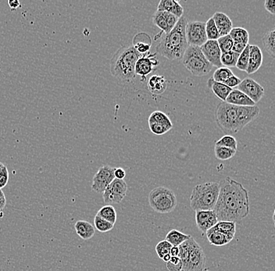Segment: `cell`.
I'll return each instance as SVG.
<instances>
[{
    "label": "cell",
    "instance_id": "cell-54",
    "mask_svg": "<svg viewBox=\"0 0 275 271\" xmlns=\"http://www.w3.org/2000/svg\"><path fill=\"white\" fill-rule=\"evenodd\" d=\"M206 271V270H203V271Z\"/></svg>",
    "mask_w": 275,
    "mask_h": 271
},
{
    "label": "cell",
    "instance_id": "cell-26",
    "mask_svg": "<svg viewBox=\"0 0 275 271\" xmlns=\"http://www.w3.org/2000/svg\"><path fill=\"white\" fill-rule=\"evenodd\" d=\"M211 229L221 232L223 235L228 237L230 240H233L236 231V224L232 221H218Z\"/></svg>",
    "mask_w": 275,
    "mask_h": 271
},
{
    "label": "cell",
    "instance_id": "cell-10",
    "mask_svg": "<svg viewBox=\"0 0 275 271\" xmlns=\"http://www.w3.org/2000/svg\"><path fill=\"white\" fill-rule=\"evenodd\" d=\"M128 191V184L124 180L115 179L102 192L104 202L107 204L122 202Z\"/></svg>",
    "mask_w": 275,
    "mask_h": 271
},
{
    "label": "cell",
    "instance_id": "cell-12",
    "mask_svg": "<svg viewBox=\"0 0 275 271\" xmlns=\"http://www.w3.org/2000/svg\"><path fill=\"white\" fill-rule=\"evenodd\" d=\"M238 90L244 93L255 103L259 102L261 98L265 96V89L258 82L253 79L246 78L241 82L238 86Z\"/></svg>",
    "mask_w": 275,
    "mask_h": 271
},
{
    "label": "cell",
    "instance_id": "cell-11",
    "mask_svg": "<svg viewBox=\"0 0 275 271\" xmlns=\"http://www.w3.org/2000/svg\"><path fill=\"white\" fill-rule=\"evenodd\" d=\"M115 168L108 165L101 167L93 177L92 189L97 193H102L115 179Z\"/></svg>",
    "mask_w": 275,
    "mask_h": 271
},
{
    "label": "cell",
    "instance_id": "cell-39",
    "mask_svg": "<svg viewBox=\"0 0 275 271\" xmlns=\"http://www.w3.org/2000/svg\"><path fill=\"white\" fill-rule=\"evenodd\" d=\"M94 225L99 232H102V233L111 231L114 227V224L108 222L106 220L101 218L97 215H95V218H94Z\"/></svg>",
    "mask_w": 275,
    "mask_h": 271
},
{
    "label": "cell",
    "instance_id": "cell-44",
    "mask_svg": "<svg viewBox=\"0 0 275 271\" xmlns=\"http://www.w3.org/2000/svg\"><path fill=\"white\" fill-rule=\"evenodd\" d=\"M9 181V172L7 168L4 166V168L0 171V189H2L7 184Z\"/></svg>",
    "mask_w": 275,
    "mask_h": 271
},
{
    "label": "cell",
    "instance_id": "cell-37",
    "mask_svg": "<svg viewBox=\"0 0 275 271\" xmlns=\"http://www.w3.org/2000/svg\"><path fill=\"white\" fill-rule=\"evenodd\" d=\"M249 58H250V44L246 46L243 53L239 55L235 68H237L242 71H246L248 67Z\"/></svg>",
    "mask_w": 275,
    "mask_h": 271
},
{
    "label": "cell",
    "instance_id": "cell-4",
    "mask_svg": "<svg viewBox=\"0 0 275 271\" xmlns=\"http://www.w3.org/2000/svg\"><path fill=\"white\" fill-rule=\"evenodd\" d=\"M182 271H202L206 263V254L198 242L190 236L189 239L179 246Z\"/></svg>",
    "mask_w": 275,
    "mask_h": 271
},
{
    "label": "cell",
    "instance_id": "cell-43",
    "mask_svg": "<svg viewBox=\"0 0 275 271\" xmlns=\"http://www.w3.org/2000/svg\"><path fill=\"white\" fill-rule=\"evenodd\" d=\"M149 126H150V129L152 131V133L157 135H164V134H166L170 130L172 129V128H168L167 126L164 125V124H157V123L149 124Z\"/></svg>",
    "mask_w": 275,
    "mask_h": 271
},
{
    "label": "cell",
    "instance_id": "cell-3",
    "mask_svg": "<svg viewBox=\"0 0 275 271\" xmlns=\"http://www.w3.org/2000/svg\"><path fill=\"white\" fill-rule=\"evenodd\" d=\"M142 57L131 45L121 46L112 57L110 73L118 80L132 82L136 76L135 64Z\"/></svg>",
    "mask_w": 275,
    "mask_h": 271
},
{
    "label": "cell",
    "instance_id": "cell-32",
    "mask_svg": "<svg viewBox=\"0 0 275 271\" xmlns=\"http://www.w3.org/2000/svg\"><path fill=\"white\" fill-rule=\"evenodd\" d=\"M97 216L101 217V218L106 220L108 222L115 224L117 221V212L113 206L111 205H107V206H102L98 213Z\"/></svg>",
    "mask_w": 275,
    "mask_h": 271
},
{
    "label": "cell",
    "instance_id": "cell-25",
    "mask_svg": "<svg viewBox=\"0 0 275 271\" xmlns=\"http://www.w3.org/2000/svg\"><path fill=\"white\" fill-rule=\"evenodd\" d=\"M75 228L78 235L83 240L92 239L95 233L94 226L86 220H78L75 223Z\"/></svg>",
    "mask_w": 275,
    "mask_h": 271
},
{
    "label": "cell",
    "instance_id": "cell-19",
    "mask_svg": "<svg viewBox=\"0 0 275 271\" xmlns=\"http://www.w3.org/2000/svg\"><path fill=\"white\" fill-rule=\"evenodd\" d=\"M212 17L214 20L220 37L229 35V33L233 28V24L229 16L222 12H217Z\"/></svg>",
    "mask_w": 275,
    "mask_h": 271
},
{
    "label": "cell",
    "instance_id": "cell-2",
    "mask_svg": "<svg viewBox=\"0 0 275 271\" xmlns=\"http://www.w3.org/2000/svg\"><path fill=\"white\" fill-rule=\"evenodd\" d=\"M188 23L186 16L183 15L171 32L164 33L156 46V50L159 54L171 60L183 59L188 46L185 36V27Z\"/></svg>",
    "mask_w": 275,
    "mask_h": 271
},
{
    "label": "cell",
    "instance_id": "cell-34",
    "mask_svg": "<svg viewBox=\"0 0 275 271\" xmlns=\"http://www.w3.org/2000/svg\"><path fill=\"white\" fill-rule=\"evenodd\" d=\"M233 75L234 74L232 70L228 68L221 67V68H217L215 72L213 73L212 79H213V81H215V82L224 83L229 78L233 76Z\"/></svg>",
    "mask_w": 275,
    "mask_h": 271
},
{
    "label": "cell",
    "instance_id": "cell-29",
    "mask_svg": "<svg viewBox=\"0 0 275 271\" xmlns=\"http://www.w3.org/2000/svg\"><path fill=\"white\" fill-rule=\"evenodd\" d=\"M229 35L234 42L243 43L245 45L249 44L250 35H249L248 31L243 27H234L229 33Z\"/></svg>",
    "mask_w": 275,
    "mask_h": 271
},
{
    "label": "cell",
    "instance_id": "cell-23",
    "mask_svg": "<svg viewBox=\"0 0 275 271\" xmlns=\"http://www.w3.org/2000/svg\"><path fill=\"white\" fill-rule=\"evenodd\" d=\"M167 88L168 81L162 75H153L148 82V89L153 95H161L166 91Z\"/></svg>",
    "mask_w": 275,
    "mask_h": 271
},
{
    "label": "cell",
    "instance_id": "cell-15",
    "mask_svg": "<svg viewBox=\"0 0 275 271\" xmlns=\"http://www.w3.org/2000/svg\"><path fill=\"white\" fill-rule=\"evenodd\" d=\"M197 228L202 233L206 234L218 222L217 215L213 210H201L195 212Z\"/></svg>",
    "mask_w": 275,
    "mask_h": 271
},
{
    "label": "cell",
    "instance_id": "cell-8",
    "mask_svg": "<svg viewBox=\"0 0 275 271\" xmlns=\"http://www.w3.org/2000/svg\"><path fill=\"white\" fill-rule=\"evenodd\" d=\"M150 207L159 213H169L177 206V198L173 191L166 187H156L149 194Z\"/></svg>",
    "mask_w": 275,
    "mask_h": 271
},
{
    "label": "cell",
    "instance_id": "cell-36",
    "mask_svg": "<svg viewBox=\"0 0 275 271\" xmlns=\"http://www.w3.org/2000/svg\"><path fill=\"white\" fill-rule=\"evenodd\" d=\"M205 28H206V37L207 40L217 41L220 38L218 31L216 27L215 23L213 20V17H210L209 20L205 23Z\"/></svg>",
    "mask_w": 275,
    "mask_h": 271
},
{
    "label": "cell",
    "instance_id": "cell-30",
    "mask_svg": "<svg viewBox=\"0 0 275 271\" xmlns=\"http://www.w3.org/2000/svg\"><path fill=\"white\" fill-rule=\"evenodd\" d=\"M275 30L272 29L268 31L263 38V43L267 53L270 55L272 58L275 56Z\"/></svg>",
    "mask_w": 275,
    "mask_h": 271
},
{
    "label": "cell",
    "instance_id": "cell-22",
    "mask_svg": "<svg viewBox=\"0 0 275 271\" xmlns=\"http://www.w3.org/2000/svg\"><path fill=\"white\" fill-rule=\"evenodd\" d=\"M157 10L164 11L180 18L183 16L184 9L179 1L175 0H161L159 2Z\"/></svg>",
    "mask_w": 275,
    "mask_h": 271
},
{
    "label": "cell",
    "instance_id": "cell-52",
    "mask_svg": "<svg viewBox=\"0 0 275 271\" xmlns=\"http://www.w3.org/2000/svg\"><path fill=\"white\" fill-rule=\"evenodd\" d=\"M171 258H172V256H171V254H167V255L164 256V257H163V261H164L165 263H168V261L171 260Z\"/></svg>",
    "mask_w": 275,
    "mask_h": 271
},
{
    "label": "cell",
    "instance_id": "cell-35",
    "mask_svg": "<svg viewBox=\"0 0 275 271\" xmlns=\"http://www.w3.org/2000/svg\"><path fill=\"white\" fill-rule=\"evenodd\" d=\"M216 158L220 160H228L232 159L236 153V150L229 149V148L223 147V146H215L214 148Z\"/></svg>",
    "mask_w": 275,
    "mask_h": 271
},
{
    "label": "cell",
    "instance_id": "cell-7",
    "mask_svg": "<svg viewBox=\"0 0 275 271\" xmlns=\"http://www.w3.org/2000/svg\"><path fill=\"white\" fill-rule=\"evenodd\" d=\"M237 107L226 102H221L216 108V122L219 128L227 135H233L240 131L238 124Z\"/></svg>",
    "mask_w": 275,
    "mask_h": 271
},
{
    "label": "cell",
    "instance_id": "cell-33",
    "mask_svg": "<svg viewBox=\"0 0 275 271\" xmlns=\"http://www.w3.org/2000/svg\"><path fill=\"white\" fill-rule=\"evenodd\" d=\"M239 55L240 54L232 51L221 53V63L222 67L224 66V68H228L229 69L231 68H235Z\"/></svg>",
    "mask_w": 275,
    "mask_h": 271
},
{
    "label": "cell",
    "instance_id": "cell-27",
    "mask_svg": "<svg viewBox=\"0 0 275 271\" xmlns=\"http://www.w3.org/2000/svg\"><path fill=\"white\" fill-rule=\"evenodd\" d=\"M206 238L210 244L216 246H224L228 245V243L232 242L228 239V237L223 235L221 232L215 231V230L210 229L206 233Z\"/></svg>",
    "mask_w": 275,
    "mask_h": 271
},
{
    "label": "cell",
    "instance_id": "cell-38",
    "mask_svg": "<svg viewBox=\"0 0 275 271\" xmlns=\"http://www.w3.org/2000/svg\"><path fill=\"white\" fill-rule=\"evenodd\" d=\"M215 146L229 148L237 151L238 142L232 135H225L216 142Z\"/></svg>",
    "mask_w": 275,
    "mask_h": 271
},
{
    "label": "cell",
    "instance_id": "cell-1",
    "mask_svg": "<svg viewBox=\"0 0 275 271\" xmlns=\"http://www.w3.org/2000/svg\"><path fill=\"white\" fill-rule=\"evenodd\" d=\"M219 195L213 211L218 221L240 222L250 214L248 191L240 182L226 177L219 182Z\"/></svg>",
    "mask_w": 275,
    "mask_h": 271
},
{
    "label": "cell",
    "instance_id": "cell-49",
    "mask_svg": "<svg viewBox=\"0 0 275 271\" xmlns=\"http://www.w3.org/2000/svg\"><path fill=\"white\" fill-rule=\"evenodd\" d=\"M8 4H9V8L13 11L20 7V2L18 0H9Z\"/></svg>",
    "mask_w": 275,
    "mask_h": 271
},
{
    "label": "cell",
    "instance_id": "cell-24",
    "mask_svg": "<svg viewBox=\"0 0 275 271\" xmlns=\"http://www.w3.org/2000/svg\"><path fill=\"white\" fill-rule=\"evenodd\" d=\"M208 87L210 88V90L213 91V94L220 98L222 102H225L230 92L232 91V89H230L228 86H225L224 83L213 81L212 78H210L207 82Z\"/></svg>",
    "mask_w": 275,
    "mask_h": 271
},
{
    "label": "cell",
    "instance_id": "cell-47",
    "mask_svg": "<svg viewBox=\"0 0 275 271\" xmlns=\"http://www.w3.org/2000/svg\"><path fill=\"white\" fill-rule=\"evenodd\" d=\"M246 46L247 45H245V44L234 42L232 51L234 52V53H238V54H241V53H243V50L246 49Z\"/></svg>",
    "mask_w": 275,
    "mask_h": 271
},
{
    "label": "cell",
    "instance_id": "cell-21",
    "mask_svg": "<svg viewBox=\"0 0 275 271\" xmlns=\"http://www.w3.org/2000/svg\"><path fill=\"white\" fill-rule=\"evenodd\" d=\"M225 102L236 106H254L255 102L250 99L244 93L238 90H232Z\"/></svg>",
    "mask_w": 275,
    "mask_h": 271
},
{
    "label": "cell",
    "instance_id": "cell-20",
    "mask_svg": "<svg viewBox=\"0 0 275 271\" xmlns=\"http://www.w3.org/2000/svg\"><path fill=\"white\" fill-rule=\"evenodd\" d=\"M151 46V38L146 33H139L134 38L132 46L135 49V51L142 55V57H146L148 54H150L149 52Z\"/></svg>",
    "mask_w": 275,
    "mask_h": 271
},
{
    "label": "cell",
    "instance_id": "cell-53",
    "mask_svg": "<svg viewBox=\"0 0 275 271\" xmlns=\"http://www.w3.org/2000/svg\"><path fill=\"white\" fill-rule=\"evenodd\" d=\"M4 164H2V163L0 162V171L2 169V168H4Z\"/></svg>",
    "mask_w": 275,
    "mask_h": 271
},
{
    "label": "cell",
    "instance_id": "cell-9",
    "mask_svg": "<svg viewBox=\"0 0 275 271\" xmlns=\"http://www.w3.org/2000/svg\"><path fill=\"white\" fill-rule=\"evenodd\" d=\"M185 36L188 46L201 47L207 41L204 22L188 23L185 27Z\"/></svg>",
    "mask_w": 275,
    "mask_h": 271
},
{
    "label": "cell",
    "instance_id": "cell-40",
    "mask_svg": "<svg viewBox=\"0 0 275 271\" xmlns=\"http://www.w3.org/2000/svg\"><path fill=\"white\" fill-rule=\"evenodd\" d=\"M217 41V43H218L219 48L221 49V53L232 51L234 42L229 35L220 37Z\"/></svg>",
    "mask_w": 275,
    "mask_h": 271
},
{
    "label": "cell",
    "instance_id": "cell-45",
    "mask_svg": "<svg viewBox=\"0 0 275 271\" xmlns=\"http://www.w3.org/2000/svg\"><path fill=\"white\" fill-rule=\"evenodd\" d=\"M241 82H242V80L239 78L235 76V75H233V76L229 78L226 82H224V84L229 87L230 89L233 90V88L238 87V86L240 84Z\"/></svg>",
    "mask_w": 275,
    "mask_h": 271
},
{
    "label": "cell",
    "instance_id": "cell-51",
    "mask_svg": "<svg viewBox=\"0 0 275 271\" xmlns=\"http://www.w3.org/2000/svg\"><path fill=\"white\" fill-rule=\"evenodd\" d=\"M170 254H171L172 257H179V246H172V250H171V252H170Z\"/></svg>",
    "mask_w": 275,
    "mask_h": 271
},
{
    "label": "cell",
    "instance_id": "cell-14",
    "mask_svg": "<svg viewBox=\"0 0 275 271\" xmlns=\"http://www.w3.org/2000/svg\"><path fill=\"white\" fill-rule=\"evenodd\" d=\"M179 20L177 16L164 11L157 10L153 16V24L158 27L164 34L171 32L177 24Z\"/></svg>",
    "mask_w": 275,
    "mask_h": 271
},
{
    "label": "cell",
    "instance_id": "cell-28",
    "mask_svg": "<svg viewBox=\"0 0 275 271\" xmlns=\"http://www.w3.org/2000/svg\"><path fill=\"white\" fill-rule=\"evenodd\" d=\"M190 236L191 235H185L178 230H172L166 235L165 240L169 242L172 246H179L183 244V242L188 240Z\"/></svg>",
    "mask_w": 275,
    "mask_h": 271
},
{
    "label": "cell",
    "instance_id": "cell-5",
    "mask_svg": "<svg viewBox=\"0 0 275 271\" xmlns=\"http://www.w3.org/2000/svg\"><path fill=\"white\" fill-rule=\"evenodd\" d=\"M218 182H205L194 187L190 196V206L196 211L213 210L219 195Z\"/></svg>",
    "mask_w": 275,
    "mask_h": 271
},
{
    "label": "cell",
    "instance_id": "cell-41",
    "mask_svg": "<svg viewBox=\"0 0 275 271\" xmlns=\"http://www.w3.org/2000/svg\"><path fill=\"white\" fill-rule=\"evenodd\" d=\"M172 248V246L170 244L169 242H167L166 240L161 241L156 246V253H157L159 258L162 260L164 256L169 254Z\"/></svg>",
    "mask_w": 275,
    "mask_h": 271
},
{
    "label": "cell",
    "instance_id": "cell-50",
    "mask_svg": "<svg viewBox=\"0 0 275 271\" xmlns=\"http://www.w3.org/2000/svg\"><path fill=\"white\" fill-rule=\"evenodd\" d=\"M6 205V199H5V195L2 189H0V211L5 208Z\"/></svg>",
    "mask_w": 275,
    "mask_h": 271
},
{
    "label": "cell",
    "instance_id": "cell-46",
    "mask_svg": "<svg viewBox=\"0 0 275 271\" xmlns=\"http://www.w3.org/2000/svg\"><path fill=\"white\" fill-rule=\"evenodd\" d=\"M265 7L267 11L272 15L275 14V0H266L265 2Z\"/></svg>",
    "mask_w": 275,
    "mask_h": 271
},
{
    "label": "cell",
    "instance_id": "cell-13",
    "mask_svg": "<svg viewBox=\"0 0 275 271\" xmlns=\"http://www.w3.org/2000/svg\"><path fill=\"white\" fill-rule=\"evenodd\" d=\"M202 54L213 67L219 68L222 67L221 63V52L217 41L207 40L200 47Z\"/></svg>",
    "mask_w": 275,
    "mask_h": 271
},
{
    "label": "cell",
    "instance_id": "cell-42",
    "mask_svg": "<svg viewBox=\"0 0 275 271\" xmlns=\"http://www.w3.org/2000/svg\"><path fill=\"white\" fill-rule=\"evenodd\" d=\"M167 264V268L169 271H183V264L179 257H172L171 260Z\"/></svg>",
    "mask_w": 275,
    "mask_h": 271
},
{
    "label": "cell",
    "instance_id": "cell-16",
    "mask_svg": "<svg viewBox=\"0 0 275 271\" xmlns=\"http://www.w3.org/2000/svg\"><path fill=\"white\" fill-rule=\"evenodd\" d=\"M160 64L157 58V54H148L146 57H142L138 60L135 64V75L146 77L153 72L154 68Z\"/></svg>",
    "mask_w": 275,
    "mask_h": 271
},
{
    "label": "cell",
    "instance_id": "cell-17",
    "mask_svg": "<svg viewBox=\"0 0 275 271\" xmlns=\"http://www.w3.org/2000/svg\"><path fill=\"white\" fill-rule=\"evenodd\" d=\"M238 124L239 129H243L253 120L258 117L260 109L258 106H238Z\"/></svg>",
    "mask_w": 275,
    "mask_h": 271
},
{
    "label": "cell",
    "instance_id": "cell-48",
    "mask_svg": "<svg viewBox=\"0 0 275 271\" xmlns=\"http://www.w3.org/2000/svg\"><path fill=\"white\" fill-rule=\"evenodd\" d=\"M126 176V172L123 168H115L114 177L115 179L119 180H124Z\"/></svg>",
    "mask_w": 275,
    "mask_h": 271
},
{
    "label": "cell",
    "instance_id": "cell-18",
    "mask_svg": "<svg viewBox=\"0 0 275 271\" xmlns=\"http://www.w3.org/2000/svg\"><path fill=\"white\" fill-rule=\"evenodd\" d=\"M263 64V53L261 48L256 45H250V58L246 73L253 75L261 68Z\"/></svg>",
    "mask_w": 275,
    "mask_h": 271
},
{
    "label": "cell",
    "instance_id": "cell-31",
    "mask_svg": "<svg viewBox=\"0 0 275 271\" xmlns=\"http://www.w3.org/2000/svg\"><path fill=\"white\" fill-rule=\"evenodd\" d=\"M153 123H157V124H164L167 126L168 128H173L172 120L169 118L166 113H164L162 111H154L151 113L150 117H149V124H153Z\"/></svg>",
    "mask_w": 275,
    "mask_h": 271
},
{
    "label": "cell",
    "instance_id": "cell-6",
    "mask_svg": "<svg viewBox=\"0 0 275 271\" xmlns=\"http://www.w3.org/2000/svg\"><path fill=\"white\" fill-rule=\"evenodd\" d=\"M183 65L191 75L203 77L213 70V66L208 62L202 54L200 47L188 46L183 57Z\"/></svg>",
    "mask_w": 275,
    "mask_h": 271
}]
</instances>
